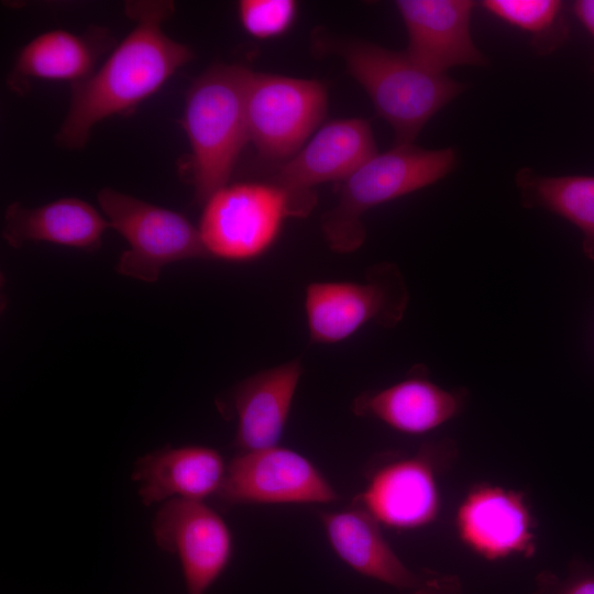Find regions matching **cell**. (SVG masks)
<instances>
[{
	"label": "cell",
	"instance_id": "cell-22",
	"mask_svg": "<svg viewBox=\"0 0 594 594\" xmlns=\"http://www.w3.org/2000/svg\"><path fill=\"white\" fill-rule=\"evenodd\" d=\"M480 6L503 22L527 32L539 56L552 54L569 38L565 4L560 0H484Z\"/></svg>",
	"mask_w": 594,
	"mask_h": 594
},
{
	"label": "cell",
	"instance_id": "cell-7",
	"mask_svg": "<svg viewBox=\"0 0 594 594\" xmlns=\"http://www.w3.org/2000/svg\"><path fill=\"white\" fill-rule=\"evenodd\" d=\"M326 112L327 90L320 81L250 70L249 139L264 158L283 163L294 156Z\"/></svg>",
	"mask_w": 594,
	"mask_h": 594
},
{
	"label": "cell",
	"instance_id": "cell-3",
	"mask_svg": "<svg viewBox=\"0 0 594 594\" xmlns=\"http://www.w3.org/2000/svg\"><path fill=\"white\" fill-rule=\"evenodd\" d=\"M334 48L376 113L392 127L395 144H413L425 124L466 88L420 67L406 51L362 40L340 41Z\"/></svg>",
	"mask_w": 594,
	"mask_h": 594
},
{
	"label": "cell",
	"instance_id": "cell-23",
	"mask_svg": "<svg viewBox=\"0 0 594 594\" xmlns=\"http://www.w3.org/2000/svg\"><path fill=\"white\" fill-rule=\"evenodd\" d=\"M240 22L253 37L266 40L285 33L294 23L297 3L293 0H242Z\"/></svg>",
	"mask_w": 594,
	"mask_h": 594
},
{
	"label": "cell",
	"instance_id": "cell-4",
	"mask_svg": "<svg viewBox=\"0 0 594 594\" xmlns=\"http://www.w3.org/2000/svg\"><path fill=\"white\" fill-rule=\"evenodd\" d=\"M457 164L453 147L395 144L376 153L342 182L337 204L321 217L327 244L341 254L356 251L365 241L362 216L366 211L437 183Z\"/></svg>",
	"mask_w": 594,
	"mask_h": 594
},
{
	"label": "cell",
	"instance_id": "cell-15",
	"mask_svg": "<svg viewBox=\"0 0 594 594\" xmlns=\"http://www.w3.org/2000/svg\"><path fill=\"white\" fill-rule=\"evenodd\" d=\"M302 374L300 359L257 372L238 383L230 402L237 417L240 452L278 446Z\"/></svg>",
	"mask_w": 594,
	"mask_h": 594
},
{
	"label": "cell",
	"instance_id": "cell-26",
	"mask_svg": "<svg viewBox=\"0 0 594 594\" xmlns=\"http://www.w3.org/2000/svg\"><path fill=\"white\" fill-rule=\"evenodd\" d=\"M572 11L594 38V0H576L572 3ZM592 70L594 75V64Z\"/></svg>",
	"mask_w": 594,
	"mask_h": 594
},
{
	"label": "cell",
	"instance_id": "cell-14",
	"mask_svg": "<svg viewBox=\"0 0 594 594\" xmlns=\"http://www.w3.org/2000/svg\"><path fill=\"white\" fill-rule=\"evenodd\" d=\"M429 452L421 451L378 468L358 495L355 505L394 529L410 530L431 524L440 512V493Z\"/></svg>",
	"mask_w": 594,
	"mask_h": 594
},
{
	"label": "cell",
	"instance_id": "cell-17",
	"mask_svg": "<svg viewBox=\"0 0 594 594\" xmlns=\"http://www.w3.org/2000/svg\"><path fill=\"white\" fill-rule=\"evenodd\" d=\"M465 396L463 388L446 389L419 372L385 388L358 395L352 411L399 432L422 435L454 418L462 410Z\"/></svg>",
	"mask_w": 594,
	"mask_h": 594
},
{
	"label": "cell",
	"instance_id": "cell-8",
	"mask_svg": "<svg viewBox=\"0 0 594 594\" xmlns=\"http://www.w3.org/2000/svg\"><path fill=\"white\" fill-rule=\"evenodd\" d=\"M288 217V201L278 187L239 183L222 187L205 202L198 230L209 255L244 262L273 245Z\"/></svg>",
	"mask_w": 594,
	"mask_h": 594
},
{
	"label": "cell",
	"instance_id": "cell-2",
	"mask_svg": "<svg viewBox=\"0 0 594 594\" xmlns=\"http://www.w3.org/2000/svg\"><path fill=\"white\" fill-rule=\"evenodd\" d=\"M250 69L233 64L209 67L186 94L183 125L190 145V183L205 204L227 186L244 145L250 142L246 84Z\"/></svg>",
	"mask_w": 594,
	"mask_h": 594
},
{
	"label": "cell",
	"instance_id": "cell-21",
	"mask_svg": "<svg viewBox=\"0 0 594 594\" xmlns=\"http://www.w3.org/2000/svg\"><path fill=\"white\" fill-rule=\"evenodd\" d=\"M515 183L525 208L543 209L573 223L583 235V253L594 262V176H544L522 167Z\"/></svg>",
	"mask_w": 594,
	"mask_h": 594
},
{
	"label": "cell",
	"instance_id": "cell-1",
	"mask_svg": "<svg viewBox=\"0 0 594 594\" xmlns=\"http://www.w3.org/2000/svg\"><path fill=\"white\" fill-rule=\"evenodd\" d=\"M125 9L135 24L98 70L72 85L59 145L82 147L98 122L133 110L194 57L162 29L174 11L172 1H130Z\"/></svg>",
	"mask_w": 594,
	"mask_h": 594
},
{
	"label": "cell",
	"instance_id": "cell-12",
	"mask_svg": "<svg viewBox=\"0 0 594 594\" xmlns=\"http://www.w3.org/2000/svg\"><path fill=\"white\" fill-rule=\"evenodd\" d=\"M460 540L486 560L536 551V522L526 497L518 491L480 484L466 493L455 514Z\"/></svg>",
	"mask_w": 594,
	"mask_h": 594
},
{
	"label": "cell",
	"instance_id": "cell-24",
	"mask_svg": "<svg viewBox=\"0 0 594 594\" xmlns=\"http://www.w3.org/2000/svg\"><path fill=\"white\" fill-rule=\"evenodd\" d=\"M536 585L532 594H594V571L576 570L564 580L550 572H542Z\"/></svg>",
	"mask_w": 594,
	"mask_h": 594
},
{
	"label": "cell",
	"instance_id": "cell-6",
	"mask_svg": "<svg viewBox=\"0 0 594 594\" xmlns=\"http://www.w3.org/2000/svg\"><path fill=\"white\" fill-rule=\"evenodd\" d=\"M98 202L129 244L117 265L124 276L151 283L169 263L209 256L199 230L183 215L111 188L99 191Z\"/></svg>",
	"mask_w": 594,
	"mask_h": 594
},
{
	"label": "cell",
	"instance_id": "cell-11",
	"mask_svg": "<svg viewBox=\"0 0 594 594\" xmlns=\"http://www.w3.org/2000/svg\"><path fill=\"white\" fill-rule=\"evenodd\" d=\"M152 528L156 544L177 556L188 594H205L231 560L230 528L202 501L174 498L163 503Z\"/></svg>",
	"mask_w": 594,
	"mask_h": 594
},
{
	"label": "cell",
	"instance_id": "cell-9",
	"mask_svg": "<svg viewBox=\"0 0 594 594\" xmlns=\"http://www.w3.org/2000/svg\"><path fill=\"white\" fill-rule=\"evenodd\" d=\"M377 153L370 122L361 118L326 123L271 178L288 201L292 217H306L316 205L315 187L343 182Z\"/></svg>",
	"mask_w": 594,
	"mask_h": 594
},
{
	"label": "cell",
	"instance_id": "cell-20",
	"mask_svg": "<svg viewBox=\"0 0 594 594\" xmlns=\"http://www.w3.org/2000/svg\"><path fill=\"white\" fill-rule=\"evenodd\" d=\"M111 43L102 29L76 34L65 30L44 32L19 52L9 84L22 89L31 79L68 80L73 84L89 77L99 56Z\"/></svg>",
	"mask_w": 594,
	"mask_h": 594
},
{
	"label": "cell",
	"instance_id": "cell-19",
	"mask_svg": "<svg viewBox=\"0 0 594 594\" xmlns=\"http://www.w3.org/2000/svg\"><path fill=\"white\" fill-rule=\"evenodd\" d=\"M108 227V220L92 206L68 197L35 208L11 204L2 237L13 248L40 241L91 250L100 245Z\"/></svg>",
	"mask_w": 594,
	"mask_h": 594
},
{
	"label": "cell",
	"instance_id": "cell-16",
	"mask_svg": "<svg viewBox=\"0 0 594 594\" xmlns=\"http://www.w3.org/2000/svg\"><path fill=\"white\" fill-rule=\"evenodd\" d=\"M227 466L222 455L208 447H165L138 459L132 479L146 506L174 498L205 502L218 496Z\"/></svg>",
	"mask_w": 594,
	"mask_h": 594
},
{
	"label": "cell",
	"instance_id": "cell-18",
	"mask_svg": "<svg viewBox=\"0 0 594 594\" xmlns=\"http://www.w3.org/2000/svg\"><path fill=\"white\" fill-rule=\"evenodd\" d=\"M337 556L355 572L400 590H415L422 576L409 570L385 539L380 522L363 507L321 514Z\"/></svg>",
	"mask_w": 594,
	"mask_h": 594
},
{
	"label": "cell",
	"instance_id": "cell-25",
	"mask_svg": "<svg viewBox=\"0 0 594 594\" xmlns=\"http://www.w3.org/2000/svg\"><path fill=\"white\" fill-rule=\"evenodd\" d=\"M414 594H461V591L455 576L432 575L424 578Z\"/></svg>",
	"mask_w": 594,
	"mask_h": 594
},
{
	"label": "cell",
	"instance_id": "cell-5",
	"mask_svg": "<svg viewBox=\"0 0 594 594\" xmlns=\"http://www.w3.org/2000/svg\"><path fill=\"white\" fill-rule=\"evenodd\" d=\"M408 299L403 274L391 262L367 268L362 282H312L304 298L310 342L339 343L370 323L393 328L402 321Z\"/></svg>",
	"mask_w": 594,
	"mask_h": 594
},
{
	"label": "cell",
	"instance_id": "cell-10",
	"mask_svg": "<svg viewBox=\"0 0 594 594\" xmlns=\"http://www.w3.org/2000/svg\"><path fill=\"white\" fill-rule=\"evenodd\" d=\"M218 498L228 505L327 504L339 495L309 459L275 446L234 457Z\"/></svg>",
	"mask_w": 594,
	"mask_h": 594
},
{
	"label": "cell",
	"instance_id": "cell-13",
	"mask_svg": "<svg viewBox=\"0 0 594 594\" xmlns=\"http://www.w3.org/2000/svg\"><path fill=\"white\" fill-rule=\"evenodd\" d=\"M395 6L408 34L407 55L439 75L455 66L485 67L487 57L470 32L472 0H398Z\"/></svg>",
	"mask_w": 594,
	"mask_h": 594
}]
</instances>
